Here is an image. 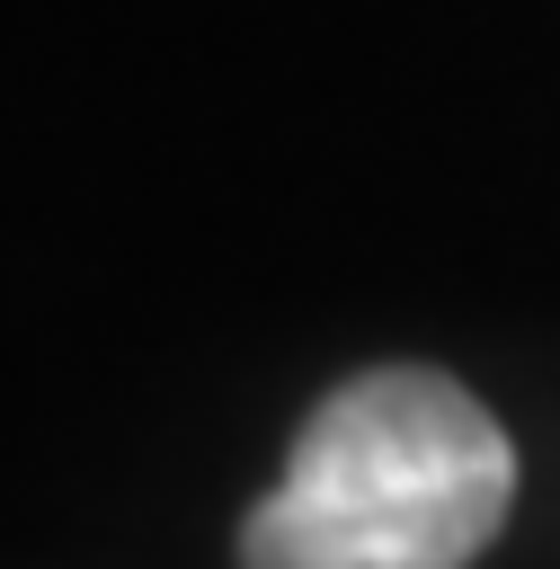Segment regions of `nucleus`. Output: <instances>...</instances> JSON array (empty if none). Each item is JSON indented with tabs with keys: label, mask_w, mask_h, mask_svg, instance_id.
<instances>
[{
	"label": "nucleus",
	"mask_w": 560,
	"mask_h": 569,
	"mask_svg": "<svg viewBox=\"0 0 560 569\" xmlns=\"http://www.w3.org/2000/svg\"><path fill=\"white\" fill-rule=\"evenodd\" d=\"M507 507V427L436 365H373L302 418L240 525V569H471Z\"/></svg>",
	"instance_id": "f257e3e1"
}]
</instances>
